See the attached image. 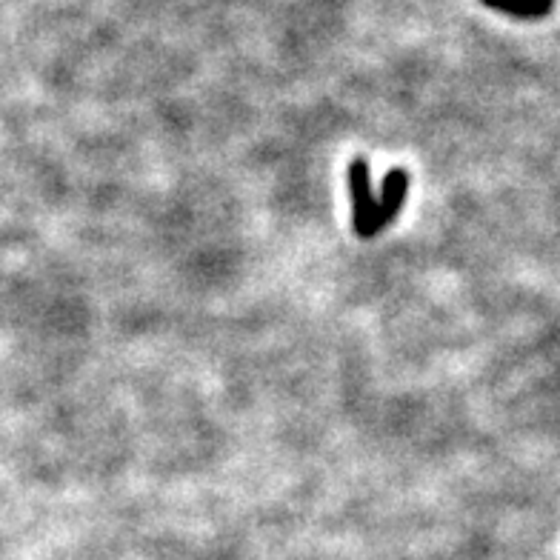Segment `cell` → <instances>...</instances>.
Returning a JSON list of instances; mask_svg holds the SVG:
<instances>
[{
	"mask_svg": "<svg viewBox=\"0 0 560 560\" xmlns=\"http://www.w3.org/2000/svg\"><path fill=\"white\" fill-rule=\"evenodd\" d=\"M349 198H352V226L355 235L363 240L378 238L383 232V223L378 215V198L372 192V175L369 163L355 158L349 163Z\"/></svg>",
	"mask_w": 560,
	"mask_h": 560,
	"instance_id": "1",
	"label": "cell"
},
{
	"mask_svg": "<svg viewBox=\"0 0 560 560\" xmlns=\"http://www.w3.org/2000/svg\"><path fill=\"white\" fill-rule=\"evenodd\" d=\"M489 9H498L503 15L518 20H540L546 18L555 6V0H483Z\"/></svg>",
	"mask_w": 560,
	"mask_h": 560,
	"instance_id": "3",
	"label": "cell"
},
{
	"mask_svg": "<svg viewBox=\"0 0 560 560\" xmlns=\"http://www.w3.org/2000/svg\"><path fill=\"white\" fill-rule=\"evenodd\" d=\"M409 198V175H406V169H389L386 172V178L380 183V200H378V215H380V223H383V229L392 223V220L398 218L400 209H403V203Z\"/></svg>",
	"mask_w": 560,
	"mask_h": 560,
	"instance_id": "2",
	"label": "cell"
}]
</instances>
